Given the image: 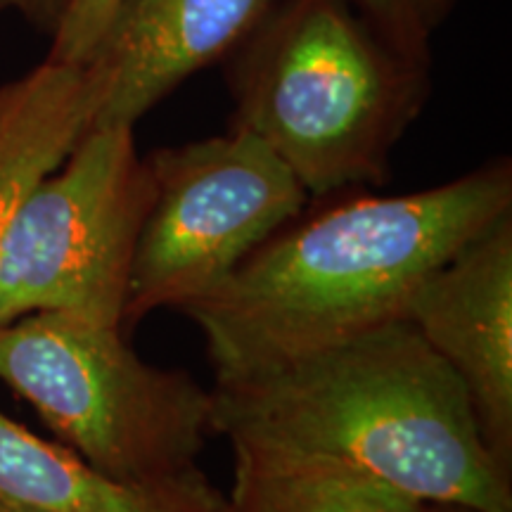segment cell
Returning a JSON list of instances; mask_svg holds the SVG:
<instances>
[{
	"instance_id": "obj_1",
	"label": "cell",
	"mask_w": 512,
	"mask_h": 512,
	"mask_svg": "<svg viewBox=\"0 0 512 512\" xmlns=\"http://www.w3.org/2000/svg\"><path fill=\"white\" fill-rule=\"evenodd\" d=\"M505 216L510 157L434 188L342 197L304 209L181 313L216 380L266 373L406 318L422 280Z\"/></svg>"
},
{
	"instance_id": "obj_2",
	"label": "cell",
	"mask_w": 512,
	"mask_h": 512,
	"mask_svg": "<svg viewBox=\"0 0 512 512\" xmlns=\"http://www.w3.org/2000/svg\"><path fill=\"white\" fill-rule=\"evenodd\" d=\"M214 430L354 465L425 503L512 512L463 382L399 318L266 373L216 380Z\"/></svg>"
},
{
	"instance_id": "obj_3",
	"label": "cell",
	"mask_w": 512,
	"mask_h": 512,
	"mask_svg": "<svg viewBox=\"0 0 512 512\" xmlns=\"http://www.w3.org/2000/svg\"><path fill=\"white\" fill-rule=\"evenodd\" d=\"M230 128L271 147L311 197L382 188L432 95V62L389 43L354 0H280L226 57Z\"/></svg>"
},
{
	"instance_id": "obj_4",
	"label": "cell",
	"mask_w": 512,
	"mask_h": 512,
	"mask_svg": "<svg viewBox=\"0 0 512 512\" xmlns=\"http://www.w3.org/2000/svg\"><path fill=\"white\" fill-rule=\"evenodd\" d=\"M126 332L69 313L0 323V382L22 396L64 446L119 482L200 472L214 394L185 370L152 366Z\"/></svg>"
},
{
	"instance_id": "obj_5",
	"label": "cell",
	"mask_w": 512,
	"mask_h": 512,
	"mask_svg": "<svg viewBox=\"0 0 512 512\" xmlns=\"http://www.w3.org/2000/svg\"><path fill=\"white\" fill-rule=\"evenodd\" d=\"M152 197L133 126L88 128L10 223L0 247V323L57 311L121 328Z\"/></svg>"
},
{
	"instance_id": "obj_6",
	"label": "cell",
	"mask_w": 512,
	"mask_h": 512,
	"mask_svg": "<svg viewBox=\"0 0 512 512\" xmlns=\"http://www.w3.org/2000/svg\"><path fill=\"white\" fill-rule=\"evenodd\" d=\"M145 159L155 197L133 256L124 332L209 294L311 202L271 147L238 128Z\"/></svg>"
},
{
	"instance_id": "obj_7",
	"label": "cell",
	"mask_w": 512,
	"mask_h": 512,
	"mask_svg": "<svg viewBox=\"0 0 512 512\" xmlns=\"http://www.w3.org/2000/svg\"><path fill=\"white\" fill-rule=\"evenodd\" d=\"M430 347L463 382L484 446L512 470V216L434 268L408 304Z\"/></svg>"
},
{
	"instance_id": "obj_8",
	"label": "cell",
	"mask_w": 512,
	"mask_h": 512,
	"mask_svg": "<svg viewBox=\"0 0 512 512\" xmlns=\"http://www.w3.org/2000/svg\"><path fill=\"white\" fill-rule=\"evenodd\" d=\"M280 0H121L83 67L100 105L93 126H133L192 74L226 57Z\"/></svg>"
},
{
	"instance_id": "obj_9",
	"label": "cell",
	"mask_w": 512,
	"mask_h": 512,
	"mask_svg": "<svg viewBox=\"0 0 512 512\" xmlns=\"http://www.w3.org/2000/svg\"><path fill=\"white\" fill-rule=\"evenodd\" d=\"M0 501L17 512H230L200 472L166 482H119L79 453L0 413Z\"/></svg>"
},
{
	"instance_id": "obj_10",
	"label": "cell",
	"mask_w": 512,
	"mask_h": 512,
	"mask_svg": "<svg viewBox=\"0 0 512 512\" xmlns=\"http://www.w3.org/2000/svg\"><path fill=\"white\" fill-rule=\"evenodd\" d=\"M100 88L88 67L43 60L0 83V247L17 209L93 126Z\"/></svg>"
},
{
	"instance_id": "obj_11",
	"label": "cell",
	"mask_w": 512,
	"mask_h": 512,
	"mask_svg": "<svg viewBox=\"0 0 512 512\" xmlns=\"http://www.w3.org/2000/svg\"><path fill=\"white\" fill-rule=\"evenodd\" d=\"M230 448V512H446L342 460L242 441Z\"/></svg>"
},
{
	"instance_id": "obj_12",
	"label": "cell",
	"mask_w": 512,
	"mask_h": 512,
	"mask_svg": "<svg viewBox=\"0 0 512 512\" xmlns=\"http://www.w3.org/2000/svg\"><path fill=\"white\" fill-rule=\"evenodd\" d=\"M121 0H67L60 22L50 34L46 60L83 67L110 27Z\"/></svg>"
},
{
	"instance_id": "obj_13",
	"label": "cell",
	"mask_w": 512,
	"mask_h": 512,
	"mask_svg": "<svg viewBox=\"0 0 512 512\" xmlns=\"http://www.w3.org/2000/svg\"><path fill=\"white\" fill-rule=\"evenodd\" d=\"M375 29L401 53L432 62V31L420 15L418 0H354Z\"/></svg>"
},
{
	"instance_id": "obj_14",
	"label": "cell",
	"mask_w": 512,
	"mask_h": 512,
	"mask_svg": "<svg viewBox=\"0 0 512 512\" xmlns=\"http://www.w3.org/2000/svg\"><path fill=\"white\" fill-rule=\"evenodd\" d=\"M67 0H0V15H17L43 34H53Z\"/></svg>"
},
{
	"instance_id": "obj_15",
	"label": "cell",
	"mask_w": 512,
	"mask_h": 512,
	"mask_svg": "<svg viewBox=\"0 0 512 512\" xmlns=\"http://www.w3.org/2000/svg\"><path fill=\"white\" fill-rule=\"evenodd\" d=\"M458 3L460 0H418L420 15L425 19L427 29L434 34V31H437L441 24L451 17V12L458 8Z\"/></svg>"
},
{
	"instance_id": "obj_16",
	"label": "cell",
	"mask_w": 512,
	"mask_h": 512,
	"mask_svg": "<svg viewBox=\"0 0 512 512\" xmlns=\"http://www.w3.org/2000/svg\"><path fill=\"white\" fill-rule=\"evenodd\" d=\"M0 512H17V510H15V508H10L8 503H3V501H0Z\"/></svg>"
},
{
	"instance_id": "obj_17",
	"label": "cell",
	"mask_w": 512,
	"mask_h": 512,
	"mask_svg": "<svg viewBox=\"0 0 512 512\" xmlns=\"http://www.w3.org/2000/svg\"><path fill=\"white\" fill-rule=\"evenodd\" d=\"M446 512H472V510H465V508H446Z\"/></svg>"
}]
</instances>
